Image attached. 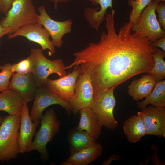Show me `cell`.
Masks as SVG:
<instances>
[{
    "instance_id": "6da1fadb",
    "label": "cell",
    "mask_w": 165,
    "mask_h": 165,
    "mask_svg": "<svg viewBox=\"0 0 165 165\" xmlns=\"http://www.w3.org/2000/svg\"><path fill=\"white\" fill-rule=\"evenodd\" d=\"M106 13V32H102L98 42L89 43L74 54L75 59L66 69L80 65L82 73L90 77L93 98L111 87L116 88L132 77L147 73L153 67V54L156 48L147 37L132 33L133 23H125L116 32L115 10Z\"/></svg>"
},
{
    "instance_id": "7a4b0ae2",
    "label": "cell",
    "mask_w": 165,
    "mask_h": 165,
    "mask_svg": "<svg viewBox=\"0 0 165 165\" xmlns=\"http://www.w3.org/2000/svg\"><path fill=\"white\" fill-rule=\"evenodd\" d=\"M20 115H10L2 118L0 127V161H8L18 156Z\"/></svg>"
},
{
    "instance_id": "3957f363",
    "label": "cell",
    "mask_w": 165,
    "mask_h": 165,
    "mask_svg": "<svg viewBox=\"0 0 165 165\" xmlns=\"http://www.w3.org/2000/svg\"><path fill=\"white\" fill-rule=\"evenodd\" d=\"M40 128L35 134L30 152L38 151L41 159L45 161L48 160L49 158L46 145L51 141L55 135L59 132L60 123L53 108L46 111L40 119Z\"/></svg>"
},
{
    "instance_id": "277c9868",
    "label": "cell",
    "mask_w": 165,
    "mask_h": 165,
    "mask_svg": "<svg viewBox=\"0 0 165 165\" xmlns=\"http://www.w3.org/2000/svg\"><path fill=\"white\" fill-rule=\"evenodd\" d=\"M38 15L32 0H14L0 24L13 32L22 26L37 22Z\"/></svg>"
},
{
    "instance_id": "5b68a950",
    "label": "cell",
    "mask_w": 165,
    "mask_h": 165,
    "mask_svg": "<svg viewBox=\"0 0 165 165\" xmlns=\"http://www.w3.org/2000/svg\"><path fill=\"white\" fill-rule=\"evenodd\" d=\"M40 48H31V54L35 61L33 74L37 87L45 86L48 77L52 74H57L60 78L66 75L65 67L62 59L50 60L46 58Z\"/></svg>"
},
{
    "instance_id": "8992f818",
    "label": "cell",
    "mask_w": 165,
    "mask_h": 165,
    "mask_svg": "<svg viewBox=\"0 0 165 165\" xmlns=\"http://www.w3.org/2000/svg\"><path fill=\"white\" fill-rule=\"evenodd\" d=\"M158 3L155 0H152L143 10L131 27L132 31L147 37L151 42L165 37V31L162 28L156 15L155 9Z\"/></svg>"
},
{
    "instance_id": "52a82bcc",
    "label": "cell",
    "mask_w": 165,
    "mask_h": 165,
    "mask_svg": "<svg viewBox=\"0 0 165 165\" xmlns=\"http://www.w3.org/2000/svg\"><path fill=\"white\" fill-rule=\"evenodd\" d=\"M115 88L108 89L94 97L90 106L98 117L101 125L111 130H115L119 125L113 115L116 104L114 94Z\"/></svg>"
},
{
    "instance_id": "ba28073f",
    "label": "cell",
    "mask_w": 165,
    "mask_h": 165,
    "mask_svg": "<svg viewBox=\"0 0 165 165\" xmlns=\"http://www.w3.org/2000/svg\"><path fill=\"white\" fill-rule=\"evenodd\" d=\"M34 102L30 116L33 122L40 119L45 109L53 105H60L70 116L72 108L69 102L53 92L45 86L37 87L35 92Z\"/></svg>"
},
{
    "instance_id": "9c48e42d",
    "label": "cell",
    "mask_w": 165,
    "mask_h": 165,
    "mask_svg": "<svg viewBox=\"0 0 165 165\" xmlns=\"http://www.w3.org/2000/svg\"><path fill=\"white\" fill-rule=\"evenodd\" d=\"M7 35L9 39L17 36L24 37L29 40L38 44L42 50H48L50 56L53 55L55 53V46L50 39L49 34L38 22L22 26Z\"/></svg>"
},
{
    "instance_id": "30bf717a",
    "label": "cell",
    "mask_w": 165,
    "mask_h": 165,
    "mask_svg": "<svg viewBox=\"0 0 165 165\" xmlns=\"http://www.w3.org/2000/svg\"><path fill=\"white\" fill-rule=\"evenodd\" d=\"M39 13L37 22L47 30L51 36L55 46L60 48L63 41L64 35L72 31V22L70 19L63 21H59L52 19L46 12L45 6L42 5L38 9Z\"/></svg>"
},
{
    "instance_id": "8fae6325",
    "label": "cell",
    "mask_w": 165,
    "mask_h": 165,
    "mask_svg": "<svg viewBox=\"0 0 165 165\" xmlns=\"http://www.w3.org/2000/svg\"><path fill=\"white\" fill-rule=\"evenodd\" d=\"M138 113L145 125L147 135H153L165 138V108L152 105L141 109Z\"/></svg>"
},
{
    "instance_id": "7c38bea8",
    "label": "cell",
    "mask_w": 165,
    "mask_h": 165,
    "mask_svg": "<svg viewBox=\"0 0 165 165\" xmlns=\"http://www.w3.org/2000/svg\"><path fill=\"white\" fill-rule=\"evenodd\" d=\"M93 96V89L90 77L85 73H81L76 80L75 94L69 103L73 114H76L84 108L90 107Z\"/></svg>"
},
{
    "instance_id": "4fadbf2b",
    "label": "cell",
    "mask_w": 165,
    "mask_h": 165,
    "mask_svg": "<svg viewBox=\"0 0 165 165\" xmlns=\"http://www.w3.org/2000/svg\"><path fill=\"white\" fill-rule=\"evenodd\" d=\"M72 72L59 79L52 80L48 79L45 86L49 90L70 103L75 94L76 80L82 73L80 65L73 67Z\"/></svg>"
},
{
    "instance_id": "5bb4252c",
    "label": "cell",
    "mask_w": 165,
    "mask_h": 165,
    "mask_svg": "<svg viewBox=\"0 0 165 165\" xmlns=\"http://www.w3.org/2000/svg\"><path fill=\"white\" fill-rule=\"evenodd\" d=\"M20 117L18 142L20 153L22 154L30 152L32 138L36 132L40 119L33 121L30 116L28 103L25 100Z\"/></svg>"
},
{
    "instance_id": "9a60e30c",
    "label": "cell",
    "mask_w": 165,
    "mask_h": 165,
    "mask_svg": "<svg viewBox=\"0 0 165 165\" xmlns=\"http://www.w3.org/2000/svg\"><path fill=\"white\" fill-rule=\"evenodd\" d=\"M37 87L33 73L13 74L9 89L18 92L28 103L34 98Z\"/></svg>"
},
{
    "instance_id": "2e32d148",
    "label": "cell",
    "mask_w": 165,
    "mask_h": 165,
    "mask_svg": "<svg viewBox=\"0 0 165 165\" xmlns=\"http://www.w3.org/2000/svg\"><path fill=\"white\" fill-rule=\"evenodd\" d=\"M94 5H99L100 7L91 8L88 7L84 9V16L89 25L96 31L105 20L106 11L108 8L113 9L112 0H87Z\"/></svg>"
},
{
    "instance_id": "e0dca14e",
    "label": "cell",
    "mask_w": 165,
    "mask_h": 165,
    "mask_svg": "<svg viewBox=\"0 0 165 165\" xmlns=\"http://www.w3.org/2000/svg\"><path fill=\"white\" fill-rule=\"evenodd\" d=\"M79 112L80 120L75 129L86 131L96 140L101 135L102 126L98 117L90 107L84 108Z\"/></svg>"
},
{
    "instance_id": "ac0fdd59",
    "label": "cell",
    "mask_w": 165,
    "mask_h": 165,
    "mask_svg": "<svg viewBox=\"0 0 165 165\" xmlns=\"http://www.w3.org/2000/svg\"><path fill=\"white\" fill-rule=\"evenodd\" d=\"M24 101L18 92L9 89L0 94V111L6 112L10 115H20Z\"/></svg>"
},
{
    "instance_id": "d6986e66",
    "label": "cell",
    "mask_w": 165,
    "mask_h": 165,
    "mask_svg": "<svg viewBox=\"0 0 165 165\" xmlns=\"http://www.w3.org/2000/svg\"><path fill=\"white\" fill-rule=\"evenodd\" d=\"M157 82L154 76L147 73L132 82L128 86V94L134 100H142L151 93Z\"/></svg>"
},
{
    "instance_id": "ffe728a7",
    "label": "cell",
    "mask_w": 165,
    "mask_h": 165,
    "mask_svg": "<svg viewBox=\"0 0 165 165\" xmlns=\"http://www.w3.org/2000/svg\"><path fill=\"white\" fill-rule=\"evenodd\" d=\"M103 147L96 143L87 147L70 155L62 165H87L97 160L101 155Z\"/></svg>"
},
{
    "instance_id": "44dd1931",
    "label": "cell",
    "mask_w": 165,
    "mask_h": 165,
    "mask_svg": "<svg viewBox=\"0 0 165 165\" xmlns=\"http://www.w3.org/2000/svg\"><path fill=\"white\" fill-rule=\"evenodd\" d=\"M123 130L129 142L134 143L147 135V131L144 122L138 114L133 116L124 123Z\"/></svg>"
},
{
    "instance_id": "7402d4cb",
    "label": "cell",
    "mask_w": 165,
    "mask_h": 165,
    "mask_svg": "<svg viewBox=\"0 0 165 165\" xmlns=\"http://www.w3.org/2000/svg\"><path fill=\"white\" fill-rule=\"evenodd\" d=\"M67 140L70 155L96 143V140L86 131L76 129H71L68 130Z\"/></svg>"
},
{
    "instance_id": "603a6c76",
    "label": "cell",
    "mask_w": 165,
    "mask_h": 165,
    "mask_svg": "<svg viewBox=\"0 0 165 165\" xmlns=\"http://www.w3.org/2000/svg\"><path fill=\"white\" fill-rule=\"evenodd\" d=\"M138 107L144 108L149 104L152 105L163 108L165 107V80L157 82L151 93L145 99L137 103Z\"/></svg>"
},
{
    "instance_id": "cb8c5ba5",
    "label": "cell",
    "mask_w": 165,
    "mask_h": 165,
    "mask_svg": "<svg viewBox=\"0 0 165 165\" xmlns=\"http://www.w3.org/2000/svg\"><path fill=\"white\" fill-rule=\"evenodd\" d=\"M152 56L154 61L153 66L147 73L154 76L157 82L164 80L165 78V61L164 59L165 57V51L156 48Z\"/></svg>"
},
{
    "instance_id": "d4e9b609",
    "label": "cell",
    "mask_w": 165,
    "mask_h": 165,
    "mask_svg": "<svg viewBox=\"0 0 165 165\" xmlns=\"http://www.w3.org/2000/svg\"><path fill=\"white\" fill-rule=\"evenodd\" d=\"M35 66V61L32 55L30 54L26 58L12 65L13 73L25 74L32 73Z\"/></svg>"
},
{
    "instance_id": "484cf974",
    "label": "cell",
    "mask_w": 165,
    "mask_h": 165,
    "mask_svg": "<svg viewBox=\"0 0 165 165\" xmlns=\"http://www.w3.org/2000/svg\"><path fill=\"white\" fill-rule=\"evenodd\" d=\"M152 0H128V4L132 7L129 21L134 23L137 20L143 10Z\"/></svg>"
},
{
    "instance_id": "4316f807",
    "label": "cell",
    "mask_w": 165,
    "mask_h": 165,
    "mask_svg": "<svg viewBox=\"0 0 165 165\" xmlns=\"http://www.w3.org/2000/svg\"><path fill=\"white\" fill-rule=\"evenodd\" d=\"M10 63L0 66V92H2L9 89L10 80L13 73Z\"/></svg>"
},
{
    "instance_id": "83f0119b",
    "label": "cell",
    "mask_w": 165,
    "mask_h": 165,
    "mask_svg": "<svg viewBox=\"0 0 165 165\" xmlns=\"http://www.w3.org/2000/svg\"><path fill=\"white\" fill-rule=\"evenodd\" d=\"M155 11L158 14V21L162 29L165 31V3L160 2L156 6Z\"/></svg>"
},
{
    "instance_id": "f1b7e54d",
    "label": "cell",
    "mask_w": 165,
    "mask_h": 165,
    "mask_svg": "<svg viewBox=\"0 0 165 165\" xmlns=\"http://www.w3.org/2000/svg\"><path fill=\"white\" fill-rule=\"evenodd\" d=\"M14 0H0L1 12L6 14L9 9Z\"/></svg>"
},
{
    "instance_id": "f546056e",
    "label": "cell",
    "mask_w": 165,
    "mask_h": 165,
    "mask_svg": "<svg viewBox=\"0 0 165 165\" xmlns=\"http://www.w3.org/2000/svg\"><path fill=\"white\" fill-rule=\"evenodd\" d=\"M151 44L154 47H159L165 51V37L156 40Z\"/></svg>"
},
{
    "instance_id": "4dcf8cb0",
    "label": "cell",
    "mask_w": 165,
    "mask_h": 165,
    "mask_svg": "<svg viewBox=\"0 0 165 165\" xmlns=\"http://www.w3.org/2000/svg\"><path fill=\"white\" fill-rule=\"evenodd\" d=\"M13 32L11 28L5 27L0 24V45L1 44L0 38L4 35H8Z\"/></svg>"
},
{
    "instance_id": "1f68e13d",
    "label": "cell",
    "mask_w": 165,
    "mask_h": 165,
    "mask_svg": "<svg viewBox=\"0 0 165 165\" xmlns=\"http://www.w3.org/2000/svg\"><path fill=\"white\" fill-rule=\"evenodd\" d=\"M120 156L117 154H114L111 156L107 160L104 161L101 164L102 165H108L113 161H116L120 159Z\"/></svg>"
},
{
    "instance_id": "d6a6232c",
    "label": "cell",
    "mask_w": 165,
    "mask_h": 165,
    "mask_svg": "<svg viewBox=\"0 0 165 165\" xmlns=\"http://www.w3.org/2000/svg\"><path fill=\"white\" fill-rule=\"evenodd\" d=\"M68 0H55V2H54V9L55 10H56L57 8V6L58 3L59 2H66L68 1Z\"/></svg>"
},
{
    "instance_id": "836d02e7",
    "label": "cell",
    "mask_w": 165,
    "mask_h": 165,
    "mask_svg": "<svg viewBox=\"0 0 165 165\" xmlns=\"http://www.w3.org/2000/svg\"><path fill=\"white\" fill-rule=\"evenodd\" d=\"M157 2H158V3L160 2H164L165 1V0H155Z\"/></svg>"
},
{
    "instance_id": "e575fe53",
    "label": "cell",
    "mask_w": 165,
    "mask_h": 165,
    "mask_svg": "<svg viewBox=\"0 0 165 165\" xmlns=\"http://www.w3.org/2000/svg\"><path fill=\"white\" fill-rule=\"evenodd\" d=\"M2 118L0 116V127L2 124Z\"/></svg>"
},
{
    "instance_id": "d590c367",
    "label": "cell",
    "mask_w": 165,
    "mask_h": 165,
    "mask_svg": "<svg viewBox=\"0 0 165 165\" xmlns=\"http://www.w3.org/2000/svg\"><path fill=\"white\" fill-rule=\"evenodd\" d=\"M46 0L50 1H52V2H53L54 3L55 2V0Z\"/></svg>"
},
{
    "instance_id": "8d00e7d4",
    "label": "cell",
    "mask_w": 165,
    "mask_h": 165,
    "mask_svg": "<svg viewBox=\"0 0 165 165\" xmlns=\"http://www.w3.org/2000/svg\"><path fill=\"white\" fill-rule=\"evenodd\" d=\"M1 12V5H0V12Z\"/></svg>"
}]
</instances>
